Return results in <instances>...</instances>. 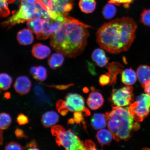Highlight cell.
Returning a JSON list of instances; mask_svg holds the SVG:
<instances>
[{
    "label": "cell",
    "instance_id": "1",
    "mask_svg": "<svg viewBox=\"0 0 150 150\" xmlns=\"http://www.w3.org/2000/svg\"><path fill=\"white\" fill-rule=\"evenodd\" d=\"M91 26L67 16L58 30L51 35L50 44L56 52L67 57L79 55L87 45Z\"/></svg>",
    "mask_w": 150,
    "mask_h": 150
},
{
    "label": "cell",
    "instance_id": "2",
    "mask_svg": "<svg viewBox=\"0 0 150 150\" xmlns=\"http://www.w3.org/2000/svg\"><path fill=\"white\" fill-rule=\"evenodd\" d=\"M137 27L136 22L130 18L112 20L99 28L96 33L97 42L110 53L126 51L135 38Z\"/></svg>",
    "mask_w": 150,
    "mask_h": 150
},
{
    "label": "cell",
    "instance_id": "3",
    "mask_svg": "<svg viewBox=\"0 0 150 150\" xmlns=\"http://www.w3.org/2000/svg\"><path fill=\"white\" fill-rule=\"evenodd\" d=\"M105 115L108 128L114 139L117 142L128 140L132 131L139 128V125L134 123V118L128 108L113 106L112 111L106 112Z\"/></svg>",
    "mask_w": 150,
    "mask_h": 150
},
{
    "label": "cell",
    "instance_id": "4",
    "mask_svg": "<svg viewBox=\"0 0 150 150\" xmlns=\"http://www.w3.org/2000/svg\"><path fill=\"white\" fill-rule=\"evenodd\" d=\"M38 17L45 19L51 18L47 11L38 3L31 4L24 0H21L18 10L8 20L2 23L1 25L10 28L16 24L28 22L32 19Z\"/></svg>",
    "mask_w": 150,
    "mask_h": 150
},
{
    "label": "cell",
    "instance_id": "5",
    "mask_svg": "<svg viewBox=\"0 0 150 150\" xmlns=\"http://www.w3.org/2000/svg\"><path fill=\"white\" fill-rule=\"evenodd\" d=\"M51 132L56 137V142L59 146L69 150H86L83 142L71 129L66 130L61 125H55L52 127Z\"/></svg>",
    "mask_w": 150,
    "mask_h": 150
},
{
    "label": "cell",
    "instance_id": "6",
    "mask_svg": "<svg viewBox=\"0 0 150 150\" xmlns=\"http://www.w3.org/2000/svg\"><path fill=\"white\" fill-rule=\"evenodd\" d=\"M129 112L136 122H141L149 114L150 110V96L142 94L137 98L135 102L128 107Z\"/></svg>",
    "mask_w": 150,
    "mask_h": 150
},
{
    "label": "cell",
    "instance_id": "7",
    "mask_svg": "<svg viewBox=\"0 0 150 150\" xmlns=\"http://www.w3.org/2000/svg\"><path fill=\"white\" fill-rule=\"evenodd\" d=\"M133 88L127 86L117 90H113L111 100L115 105L124 107L131 104L133 100Z\"/></svg>",
    "mask_w": 150,
    "mask_h": 150
},
{
    "label": "cell",
    "instance_id": "8",
    "mask_svg": "<svg viewBox=\"0 0 150 150\" xmlns=\"http://www.w3.org/2000/svg\"><path fill=\"white\" fill-rule=\"evenodd\" d=\"M64 102L69 111L81 112L85 116H89L91 114L89 110L85 107L83 97L78 94H68L66 97Z\"/></svg>",
    "mask_w": 150,
    "mask_h": 150
},
{
    "label": "cell",
    "instance_id": "9",
    "mask_svg": "<svg viewBox=\"0 0 150 150\" xmlns=\"http://www.w3.org/2000/svg\"><path fill=\"white\" fill-rule=\"evenodd\" d=\"M67 16H59L56 18L45 19L42 31L37 35V39L45 40L56 32L64 21Z\"/></svg>",
    "mask_w": 150,
    "mask_h": 150
},
{
    "label": "cell",
    "instance_id": "10",
    "mask_svg": "<svg viewBox=\"0 0 150 150\" xmlns=\"http://www.w3.org/2000/svg\"><path fill=\"white\" fill-rule=\"evenodd\" d=\"M31 82L25 76L18 77L15 82L14 87L17 93L21 95L27 94L29 92L31 87Z\"/></svg>",
    "mask_w": 150,
    "mask_h": 150
},
{
    "label": "cell",
    "instance_id": "11",
    "mask_svg": "<svg viewBox=\"0 0 150 150\" xmlns=\"http://www.w3.org/2000/svg\"><path fill=\"white\" fill-rule=\"evenodd\" d=\"M87 102L90 108L92 110H96L102 106L104 99L101 93L94 91L90 93Z\"/></svg>",
    "mask_w": 150,
    "mask_h": 150
},
{
    "label": "cell",
    "instance_id": "12",
    "mask_svg": "<svg viewBox=\"0 0 150 150\" xmlns=\"http://www.w3.org/2000/svg\"><path fill=\"white\" fill-rule=\"evenodd\" d=\"M91 58L97 65L100 67H105L109 59L107 57L104 50L100 48H97L94 50L92 54Z\"/></svg>",
    "mask_w": 150,
    "mask_h": 150
},
{
    "label": "cell",
    "instance_id": "13",
    "mask_svg": "<svg viewBox=\"0 0 150 150\" xmlns=\"http://www.w3.org/2000/svg\"><path fill=\"white\" fill-rule=\"evenodd\" d=\"M59 115L53 110L46 112L43 114L41 119L42 124L46 128L55 125L59 121Z\"/></svg>",
    "mask_w": 150,
    "mask_h": 150
},
{
    "label": "cell",
    "instance_id": "14",
    "mask_svg": "<svg viewBox=\"0 0 150 150\" xmlns=\"http://www.w3.org/2000/svg\"><path fill=\"white\" fill-rule=\"evenodd\" d=\"M51 50L48 47L42 44H37L33 47L32 53L35 58L44 59L50 55Z\"/></svg>",
    "mask_w": 150,
    "mask_h": 150
},
{
    "label": "cell",
    "instance_id": "15",
    "mask_svg": "<svg viewBox=\"0 0 150 150\" xmlns=\"http://www.w3.org/2000/svg\"><path fill=\"white\" fill-rule=\"evenodd\" d=\"M32 33L29 28L24 29L19 31L17 36L18 42L23 45H28L32 44L34 40Z\"/></svg>",
    "mask_w": 150,
    "mask_h": 150
},
{
    "label": "cell",
    "instance_id": "16",
    "mask_svg": "<svg viewBox=\"0 0 150 150\" xmlns=\"http://www.w3.org/2000/svg\"><path fill=\"white\" fill-rule=\"evenodd\" d=\"M106 67L108 71L107 74L109 75L111 80L110 84H114L117 80V75L122 72L123 67L117 62H112L107 65Z\"/></svg>",
    "mask_w": 150,
    "mask_h": 150
},
{
    "label": "cell",
    "instance_id": "17",
    "mask_svg": "<svg viewBox=\"0 0 150 150\" xmlns=\"http://www.w3.org/2000/svg\"><path fill=\"white\" fill-rule=\"evenodd\" d=\"M137 77L142 87L150 80V67L142 65L139 67L136 73Z\"/></svg>",
    "mask_w": 150,
    "mask_h": 150
},
{
    "label": "cell",
    "instance_id": "18",
    "mask_svg": "<svg viewBox=\"0 0 150 150\" xmlns=\"http://www.w3.org/2000/svg\"><path fill=\"white\" fill-rule=\"evenodd\" d=\"M45 19L42 17L33 18L27 22L28 28L37 35L42 32Z\"/></svg>",
    "mask_w": 150,
    "mask_h": 150
},
{
    "label": "cell",
    "instance_id": "19",
    "mask_svg": "<svg viewBox=\"0 0 150 150\" xmlns=\"http://www.w3.org/2000/svg\"><path fill=\"white\" fill-rule=\"evenodd\" d=\"M92 126L96 130H100L105 127L107 125L105 114L95 113L91 118Z\"/></svg>",
    "mask_w": 150,
    "mask_h": 150
},
{
    "label": "cell",
    "instance_id": "20",
    "mask_svg": "<svg viewBox=\"0 0 150 150\" xmlns=\"http://www.w3.org/2000/svg\"><path fill=\"white\" fill-rule=\"evenodd\" d=\"M137 78L136 73L131 68L125 69L122 72L121 81L125 85H133L136 83Z\"/></svg>",
    "mask_w": 150,
    "mask_h": 150
},
{
    "label": "cell",
    "instance_id": "21",
    "mask_svg": "<svg viewBox=\"0 0 150 150\" xmlns=\"http://www.w3.org/2000/svg\"><path fill=\"white\" fill-rule=\"evenodd\" d=\"M96 137L99 143L102 146L109 145L113 138L111 131L106 129H102L98 131Z\"/></svg>",
    "mask_w": 150,
    "mask_h": 150
},
{
    "label": "cell",
    "instance_id": "22",
    "mask_svg": "<svg viewBox=\"0 0 150 150\" xmlns=\"http://www.w3.org/2000/svg\"><path fill=\"white\" fill-rule=\"evenodd\" d=\"M30 72L35 80L41 81L45 80L47 76L46 69L42 66L31 67Z\"/></svg>",
    "mask_w": 150,
    "mask_h": 150
},
{
    "label": "cell",
    "instance_id": "23",
    "mask_svg": "<svg viewBox=\"0 0 150 150\" xmlns=\"http://www.w3.org/2000/svg\"><path fill=\"white\" fill-rule=\"evenodd\" d=\"M64 60L63 54L59 52L52 54L48 59V64L50 67L53 69L60 67Z\"/></svg>",
    "mask_w": 150,
    "mask_h": 150
},
{
    "label": "cell",
    "instance_id": "24",
    "mask_svg": "<svg viewBox=\"0 0 150 150\" xmlns=\"http://www.w3.org/2000/svg\"><path fill=\"white\" fill-rule=\"evenodd\" d=\"M96 3L95 0H80L79 6L82 12L89 14L95 10Z\"/></svg>",
    "mask_w": 150,
    "mask_h": 150
},
{
    "label": "cell",
    "instance_id": "25",
    "mask_svg": "<svg viewBox=\"0 0 150 150\" xmlns=\"http://www.w3.org/2000/svg\"><path fill=\"white\" fill-rule=\"evenodd\" d=\"M117 9L115 5L108 3L103 8L102 13L104 17L107 20H110L115 16Z\"/></svg>",
    "mask_w": 150,
    "mask_h": 150
},
{
    "label": "cell",
    "instance_id": "26",
    "mask_svg": "<svg viewBox=\"0 0 150 150\" xmlns=\"http://www.w3.org/2000/svg\"><path fill=\"white\" fill-rule=\"evenodd\" d=\"M12 82L11 77L5 73L0 74V89L5 91L10 88Z\"/></svg>",
    "mask_w": 150,
    "mask_h": 150
},
{
    "label": "cell",
    "instance_id": "27",
    "mask_svg": "<svg viewBox=\"0 0 150 150\" xmlns=\"http://www.w3.org/2000/svg\"><path fill=\"white\" fill-rule=\"evenodd\" d=\"M12 122V119L9 114L5 112L0 113V130L8 128Z\"/></svg>",
    "mask_w": 150,
    "mask_h": 150
},
{
    "label": "cell",
    "instance_id": "28",
    "mask_svg": "<svg viewBox=\"0 0 150 150\" xmlns=\"http://www.w3.org/2000/svg\"><path fill=\"white\" fill-rule=\"evenodd\" d=\"M34 91L35 97L41 102L50 103V100L47 96L42 89L40 86L37 85L35 86Z\"/></svg>",
    "mask_w": 150,
    "mask_h": 150
},
{
    "label": "cell",
    "instance_id": "29",
    "mask_svg": "<svg viewBox=\"0 0 150 150\" xmlns=\"http://www.w3.org/2000/svg\"><path fill=\"white\" fill-rule=\"evenodd\" d=\"M16 0H0V9L2 12V17L8 16L10 14L8 7L9 3H13Z\"/></svg>",
    "mask_w": 150,
    "mask_h": 150
},
{
    "label": "cell",
    "instance_id": "30",
    "mask_svg": "<svg viewBox=\"0 0 150 150\" xmlns=\"http://www.w3.org/2000/svg\"><path fill=\"white\" fill-rule=\"evenodd\" d=\"M141 21L144 25L150 27V9H145L142 11Z\"/></svg>",
    "mask_w": 150,
    "mask_h": 150
},
{
    "label": "cell",
    "instance_id": "31",
    "mask_svg": "<svg viewBox=\"0 0 150 150\" xmlns=\"http://www.w3.org/2000/svg\"><path fill=\"white\" fill-rule=\"evenodd\" d=\"M56 107L58 112L62 115H66L69 112V110L65 106L64 101L63 100H58L56 103Z\"/></svg>",
    "mask_w": 150,
    "mask_h": 150
},
{
    "label": "cell",
    "instance_id": "32",
    "mask_svg": "<svg viewBox=\"0 0 150 150\" xmlns=\"http://www.w3.org/2000/svg\"><path fill=\"white\" fill-rule=\"evenodd\" d=\"M134 0H110L108 3L113 4L114 5L120 6L123 4L125 8H128L131 3Z\"/></svg>",
    "mask_w": 150,
    "mask_h": 150
},
{
    "label": "cell",
    "instance_id": "33",
    "mask_svg": "<svg viewBox=\"0 0 150 150\" xmlns=\"http://www.w3.org/2000/svg\"><path fill=\"white\" fill-rule=\"evenodd\" d=\"M16 122L20 125H25L29 123V119L24 114H20L17 117Z\"/></svg>",
    "mask_w": 150,
    "mask_h": 150
},
{
    "label": "cell",
    "instance_id": "34",
    "mask_svg": "<svg viewBox=\"0 0 150 150\" xmlns=\"http://www.w3.org/2000/svg\"><path fill=\"white\" fill-rule=\"evenodd\" d=\"M99 83L101 86H104L108 85L110 82V77L108 74L101 75L99 78Z\"/></svg>",
    "mask_w": 150,
    "mask_h": 150
},
{
    "label": "cell",
    "instance_id": "35",
    "mask_svg": "<svg viewBox=\"0 0 150 150\" xmlns=\"http://www.w3.org/2000/svg\"><path fill=\"white\" fill-rule=\"evenodd\" d=\"M24 148L21 146L17 142H11L8 143L5 146L6 150H22Z\"/></svg>",
    "mask_w": 150,
    "mask_h": 150
},
{
    "label": "cell",
    "instance_id": "36",
    "mask_svg": "<svg viewBox=\"0 0 150 150\" xmlns=\"http://www.w3.org/2000/svg\"><path fill=\"white\" fill-rule=\"evenodd\" d=\"M83 114L81 112L76 111L74 114V120L75 122L80 124L83 121Z\"/></svg>",
    "mask_w": 150,
    "mask_h": 150
},
{
    "label": "cell",
    "instance_id": "37",
    "mask_svg": "<svg viewBox=\"0 0 150 150\" xmlns=\"http://www.w3.org/2000/svg\"><path fill=\"white\" fill-rule=\"evenodd\" d=\"M84 144L86 150H96L97 149L95 144L91 140H86Z\"/></svg>",
    "mask_w": 150,
    "mask_h": 150
},
{
    "label": "cell",
    "instance_id": "38",
    "mask_svg": "<svg viewBox=\"0 0 150 150\" xmlns=\"http://www.w3.org/2000/svg\"><path fill=\"white\" fill-rule=\"evenodd\" d=\"M15 134L16 137L18 139L25 138H28V137L26 135L23 131L22 129L17 128L15 131Z\"/></svg>",
    "mask_w": 150,
    "mask_h": 150
},
{
    "label": "cell",
    "instance_id": "39",
    "mask_svg": "<svg viewBox=\"0 0 150 150\" xmlns=\"http://www.w3.org/2000/svg\"><path fill=\"white\" fill-rule=\"evenodd\" d=\"M24 149L33 150L39 149L38 148H37V144L36 141L35 140H32L29 143L27 144Z\"/></svg>",
    "mask_w": 150,
    "mask_h": 150
},
{
    "label": "cell",
    "instance_id": "40",
    "mask_svg": "<svg viewBox=\"0 0 150 150\" xmlns=\"http://www.w3.org/2000/svg\"><path fill=\"white\" fill-rule=\"evenodd\" d=\"M73 85V84H69V85H52V86H47L48 87H52L56 88V89L59 90H64L67 89L70 86Z\"/></svg>",
    "mask_w": 150,
    "mask_h": 150
},
{
    "label": "cell",
    "instance_id": "41",
    "mask_svg": "<svg viewBox=\"0 0 150 150\" xmlns=\"http://www.w3.org/2000/svg\"><path fill=\"white\" fill-rule=\"evenodd\" d=\"M143 87L146 93L150 96V80Z\"/></svg>",
    "mask_w": 150,
    "mask_h": 150
},
{
    "label": "cell",
    "instance_id": "42",
    "mask_svg": "<svg viewBox=\"0 0 150 150\" xmlns=\"http://www.w3.org/2000/svg\"><path fill=\"white\" fill-rule=\"evenodd\" d=\"M4 96L6 99H9L10 98L11 94L9 92H6L5 93Z\"/></svg>",
    "mask_w": 150,
    "mask_h": 150
},
{
    "label": "cell",
    "instance_id": "43",
    "mask_svg": "<svg viewBox=\"0 0 150 150\" xmlns=\"http://www.w3.org/2000/svg\"><path fill=\"white\" fill-rule=\"evenodd\" d=\"M24 1L28 3L33 4L37 3L38 0H24Z\"/></svg>",
    "mask_w": 150,
    "mask_h": 150
},
{
    "label": "cell",
    "instance_id": "44",
    "mask_svg": "<svg viewBox=\"0 0 150 150\" xmlns=\"http://www.w3.org/2000/svg\"><path fill=\"white\" fill-rule=\"evenodd\" d=\"M2 12L1 9H0V16L2 17Z\"/></svg>",
    "mask_w": 150,
    "mask_h": 150
},
{
    "label": "cell",
    "instance_id": "45",
    "mask_svg": "<svg viewBox=\"0 0 150 150\" xmlns=\"http://www.w3.org/2000/svg\"><path fill=\"white\" fill-rule=\"evenodd\" d=\"M0 93H1V91H0Z\"/></svg>",
    "mask_w": 150,
    "mask_h": 150
}]
</instances>
